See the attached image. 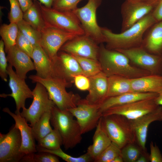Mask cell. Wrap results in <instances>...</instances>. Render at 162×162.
<instances>
[{
  "label": "cell",
  "instance_id": "cell-1",
  "mask_svg": "<svg viewBox=\"0 0 162 162\" xmlns=\"http://www.w3.org/2000/svg\"><path fill=\"white\" fill-rule=\"evenodd\" d=\"M156 22L152 12L119 34L114 33L107 28L101 27L105 39V46L108 49L114 50H127L140 47L145 32Z\"/></svg>",
  "mask_w": 162,
  "mask_h": 162
},
{
  "label": "cell",
  "instance_id": "cell-2",
  "mask_svg": "<svg viewBox=\"0 0 162 162\" xmlns=\"http://www.w3.org/2000/svg\"><path fill=\"white\" fill-rule=\"evenodd\" d=\"M99 47L98 60L102 71L107 77L119 76L132 79L150 74L133 65L122 53L108 49L103 43L100 44Z\"/></svg>",
  "mask_w": 162,
  "mask_h": 162
},
{
  "label": "cell",
  "instance_id": "cell-3",
  "mask_svg": "<svg viewBox=\"0 0 162 162\" xmlns=\"http://www.w3.org/2000/svg\"><path fill=\"white\" fill-rule=\"evenodd\" d=\"M33 82H39L46 89L49 98L56 106L62 110H68L76 107L81 99L79 95L68 92L66 88L71 84L58 78L51 77L47 78L40 77L36 75L29 76Z\"/></svg>",
  "mask_w": 162,
  "mask_h": 162
},
{
  "label": "cell",
  "instance_id": "cell-4",
  "mask_svg": "<svg viewBox=\"0 0 162 162\" xmlns=\"http://www.w3.org/2000/svg\"><path fill=\"white\" fill-rule=\"evenodd\" d=\"M74 117L69 111L61 110L56 106L51 110L50 122L60 133L65 150L74 148L82 139L80 125Z\"/></svg>",
  "mask_w": 162,
  "mask_h": 162
},
{
  "label": "cell",
  "instance_id": "cell-5",
  "mask_svg": "<svg viewBox=\"0 0 162 162\" xmlns=\"http://www.w3.org/2000/svg\"><path fill=\"white\" fill-rule=\"evenodd\" d=\"M101 119L103 127L111 141L120 148L136 142L131 121L118 114L103 116Z\"/></svg>",
  "mask_w": 162,
  "mask_h": 162
},
{
  "label": "cell",
  "instance_id": "cell-6",
  "mask_svg": "<svg viewBox=\"0 0 162 162\" xmlns=\"http://www.w3.org/2000/svg\"><path fill=\"white\" fill-rule=\"evenodd\" d=\"M38 4L47 27L57 28L78 35L85 34L80 22L72 11H61Z\"/></svg>",
  "mask_w": 162,
  "mask_h": 162
},
{
  "label": "cell",
  "instance_id": "cell-7",
  "mask_svg": "<svg viewBox=\"0 0 162 162\" xmlns=\"http://www.w3.org/2000/svg\"><path fill=\"white\" fill-rule=\"evenodd\" d=\"M102 1V0H88L84 6L72 11L80 20L85 34L98 44L105 42L101 27L98 25L96 17L97 9Z\"/></svg>",
  "mask_w": 162,
  "mask_h": 162
},
{
  "label": "cell",
  "instance_id": "cell-8",
  "mask_svg": "<svg viewBox=\"0 0 162 162\" xmlns=\"http://www.w3.org/2000/svg\"><path fill=\"white\" fill-rule=\"evenodd\" d=\"M160 0H125L121 6V32L152 13Z\"/></svg>",
  "mask_w": 162,
  "mask_h": 162
},
{
  "label": "cell",
  "instance_id": "cell-9",
  "mask_svg": "<svg viewBox=\"0 0 162 162\" xmlns=\"http://www.w3.org/2000/svg\"><path fill=\"white\" fill-rule=\"evenodd\" d=\"M33 102L28 108L22 109L20 115L26 121L30 123L32 127L45 112L51 110L56 106L52 101L49 98L48 92L43 85L36 82L34 88L32 91Z\"/></svg>",
  "mask_w": 162,
  "mask_h": 162
},
{
  "label": "cell",
  "instance_id": "cell-10",
  "mask_svg": "<svg viewBox=\"0 0 162 162\" xmlns=\"http://www.w3.org/2000/svg\"><path fill=\"white\" fill-rule=\"evenodd\" d=\"M117 50L124 54L135 66L151 74L162 76V55L150 53L141 46Z\"/></svg>",
  "mask_w": 162,
  "mask_h": 162
},
{
  "label": "cell",
  "instance_id": "cell-11",
  "mask_svg": "<svg viewBox=\"0 0 162 162\" xmlns=\"http://www.w3.org/2000/svg\"><path fill=\"white\" fill-rule=\"evenodd\" d=\"M41 34L39 45L51 61L57 57L58 52L64 44L78 35L49 27L42 31Z\"/></svg>",
  "mask_w": 162,
  "mask_h": 162
},
{
  "label": "cell",
  "instance_id": "cell-12",
  "mask_svg": "<svg viewBox=\"0 0 162 162\" xmlns=\"http://www.w3.org/2000/svg\"><path fill=\"white\" fill-rule=\"evenodd\" d=\"M100 105L90 104L85 99H81L76 107L68 110L76 118L82 134L96 128L103 116Z\"/></svg>",
  "mask_w": 162,
  "mask_h": 162
},
{
  "label": "cell",
  "instance_id": "cell-13",
  "mask_svg": "<svg viewBox=\"0 0 162 162\" xmlns=\"http://www.w3.org/2000/svg\"><path fill=\"white\" fill-rule=\"evenodd\" d=\"M20 132L15 125L7 134L0 133V162H18L25 155L20 151Z\"/></svg>",
  "mask_w": 162,
  "mask_h": 162
},
{
  "label": "cell",
  "instance_id": "cell-14",
  "mask_svg": "<svg viewBox=\"0 0 162 162\" xmlns=\"http://www.w3.org/2000/svg\"><path fill=\"white\" fill-rule=\"evenodd\" d=\"M155 99L141 100L114 106L104 111L102 116L118 114L133 121L155 110L159 106L155 103Z\"/></svg>",
  "mask_w": 162,
  "mask_h": 162
},
{
  "label": "cell",
  "instance_id": "cell-15",
  "mask_svg": "<svg viewBox=\"0 0 162 162\" xmlns=\"http://www.w3.org/2000/svg\"><path fill=\"white\" fill-rule=\"evenodd\" d=\"M52 62L51 77L58 78L71 84L75 76L84 74L76 59L71 55L64 52L59 51L57 57Z\"/></svg>",
  "mask_w": 162,
  "mask_h": 162
},
{
  "label": "cell",
  "instance_id": "cell-16",
  "mask_svg": "<svg viewBox=\"0 0 162 162\" xmlns=\"http://www.w3.org/2000/svg\"><path fill=\"white\" fill-rule=\"evenodd\" d=\"M98 44L89 37L83 34L78 35L68 40L61 47L59 51L72 55L98 60L99 46Z\"/></svg>",
  "mask_w": 162,
  "mask_h": 162
},
{
  "label": "cell",
  "instance_id": "cell-17",
  "mask_svg": "<svg viewBox=\"0 0 162 162\" xmlns=\"http://www.w3.org/2000/svg\"><path fill=\"white\" fill-rule=\"evenodd\" d=\"M12 65L9 64L7 70L9 77V85L12 92L10 94H0V97L6 98L12 97L14 99L16 105L15 113L20 114V110L25 107V102L27 98H33L32 91L26 84L25 79L19 77L13 69Z\"/></svg>",
  "mask_w": 162,
  "mask_h": 162
},
{
  "label": "cell",
  "instance_id": "cell-18",
  "mask_svg": "<svg viewBox=\"0 0 162 162\" xmlns=\"http://www.w3.org/2000/svg\"><path fill=\"white\" fill-rule=\"evenodd\" d=\"M131 121L136 142L144 151L147 152L146 146L148 127L154 122L162 121V106H159L153 111Z\"/></svg>",
  "mask_w": 162,
  "mask_h": 162
},
{
  "label": "cell",
  "instance_id": "cell-19",
  "mask_svg": "<svg viewBox=\"0 0 162 162\" xmlns=\"http://www.w3.org/2000/svg\"><path fill=\"white\" fill-rule=\"evenodd\" d=\"M2 111L10 115L14 119L15 126L19 129L21 135L22 144L20 151L25 155L37 152L35 140L33 134L32 128L28 124L25 119L20 114L11 112L7 107Z\"/></svg>",
  "mask_w": 162,
  "mask_h": 162
},
{
  "label": "cell",
  "instance_id": "cell-20",
  "mask_svg": "<svg viewBox=\"0 0 162 162\" xmlns=\"http://www.w3.org/2000/svg\"><path fill=\"white\" fill-rule=\"evenodd\" d=\"M6 53L8 62L15 68L16 73L20 78L25 80L27 73L34 70L31 57L16 46L10 48Z\"/></svg>",
  "mask_w": 162,
  "mask_h": 162
},
{
  "label": "cell",
  "instance_id": "cell-21",
  "mask_svg": "<svg viewBox=\"0 0 162 162\" xmlns=\"http://www.w3.org/2000/svg\"><path fill=\"white\" fill-rule=\"evenodd\" d=\"M90 86L85 99L89 104L100 105L106 98L108 87V77L102 71L88 77Z\"/></svg>",
  "mask_w": 162,
  "mask_h": 162
},
{
  "label": "cell",
  "instance_id": "cell-22",
  "mask_svg": "<svg viewBox=\"0 0 162 162\" xmlns=\"http://www.w3.org/2000/svg\"><path fill=\"white\" fill-rule=\"evenodd\" d=\"M140 46L152 54L162 55V20L157 22L147 29Z\"/></svg>",
  "mask_w": 162,
  "mask_h": 162
},
{
  "label": "cell",
  "instance_id": "cell-23",
  "mask_svg": "<svg viewBox=\"0 0 162 162\" xmlns=\"http://www.w3.org/2000/svg\"><path fill=\"white\" fill-rule=\"evenodd\" d=\"M158 94L152 93L131 92L106 98L100 105L102 113L108 109L133 102L148 99L155 98Z\"/></svg>",
  "mask_w": 162,
  "mask_h": 162
},
{
  "label": "cell",
  "instance_id": "cell-24",
  "mask_svg": "<svg viewBox=\"0 0 162 162\" xmlns=\"http://www.w3.org/2000/svg\"><path fill=\"white\" fill-rule=\"evenodd\" d=\"M133 92L159 94L162 92V76L149 74L130 79Z\"/></svg>",
  "mask_w": 162,
  "mask_h": 162
},
{
  "label": "cell",
  "instance_id": "cell-25",
  "mask_svg": "<svg viewBox=\"0 0 162 162\" xmlns=\"http://www.w3.org/2000/svg\"><path fill=\"white\" fill-rule=\"evenodd\" d=\"M101 118L96 128L93 137V143L88 147L87 150L86 152L93 161L112 143L103 127Z\"/></svg>",
  "mask_w": 162,
  "mask_h": 162
},
{
  "label": "cell",
  "instance_id": "cell-26",
  "mask_svg": "<svg viewBox=\"0 0 162 162\" xmlns=\"http://www.w3.org/2000/svg\"><path fill=\"white\" fill-rule=\"evenodd\" d=\"M32 58L33 61L36 75L43 78L52 76V61L40 45L34 47Z\"/></svg>",
  "mask_w": 162,
  "mask_h": 162
},
{
  "label": "cell",
  "instance_id": "cell-27",
  "mask_svg": "<svg viewBox=\"0 0 162 162\" xmlns=\"http://www.w3.org/2000/svg\"><path fill=\"white\" fill-rule=\"evenodd\" d=\"M108 82L106 98L133 92L130 79L126 77L119 76H110L108 77Z\"/></svg>",
  "mask_w": 162,
  "mask_h": 162
},
{
  "label": "cell",
  "instance_id": "cell-28",
  "mask_svg": "<svg viewBox=\"0 0 162 162\" xmlns=\"http://www.w3.org/2000/svg\"><path fill=\"white\" fill-rule=\"evenodd\" d=\"M23 12V19L37 31L40 32L47 26L43 19L37 0Z\"/></svg>",
  "mask_w": 162,
  "mask_h": 162
},
{
  "label": "cell",
  "instance_id": "cell-29",
  "mask_svg": "<svg viewBox=\"0 0 162 162\" xmlns=\"http://www.w3.org/2000/svg\"><path fill=\"white\" fill-rule=\"evenodd\" d=\"M51 116V110L45 112L32 127L33 136L38 142L52 130L50 124Z\"/></svg>",
  "mask_w": 162,
  "mask_h": 162
},
{
  "label": "cell",
  "instance_id": "cell-30",
  "mask_svg": "<svg viewBox=\"0 0 162 162\" xmlns=\"http://www.w3.org/2000/svg\"><path fill=\"white\" fill-rule=\"evenodd\" d=\"M19 30L16 23L4 24L0 26V35L4 44L5 52L10 48L15 46Z\"/></svg>",
  "mask_w": 162,
  "mask_h": 162
},
{
  "label": "cell",
  "instance_id": "cell-31",
  "mask_svg": "<svg viewBox=\"0 0 162 162\" xmlns=\"http://www.w3.org/2000/svg\"><path fill=\"white\" fill-rule=\"evenodd\" d=\"M72 55L77 60L84 75L90 77L102 71L100 64L98 60Z\"/></svg>",
  "mask_w": 162,
  "mask_h": 162
},
{
  "label": "cell",
  "instance_id": "cell-32",
  "mask_svg": "<svg viewBox=\"0 0 162 162\" xmlns=\"http://www.w3.org/2000/svg\"><path fill=\"white\" fill-rule=\"evenodd\" d=\"M38 142V146L50 150L57 149L63 144L62 137L55 128Z\"/></svg>",
  "mask_w": 162,
  "mask_h": 162
},
{
  "label": "cell",
  "instance_id": "cell-33",
  "mask_svg": "<svg viewBox=\"0 0 162 162\" xmlns=\"http://www.w3.org/2000/svg\"><path fill=\"white\" fill-rule=\"evenodd\" d=\"M37 151L50 153L58 157L67 162H90L93 160L87 153L78 157H74L65 153L60 148L53 150H48L38 146H36Z\"/></svg>",
  "mask_w": 162,
  "mask_h": 162
},
{
  "label": "cell",
  "instance_id": "cell-34",
  "mask_svg": "<svg viewBox=\"0 0 162 162\" xmlns=\"http://www.w3.org/2000/svg\"><path fill=\"white\" fill-rule=\"evenodd\" d=\"M17 25L19 30L30 41L34 47L39 45L41 32L33 27L23 19Z\"/></svg>",
  "mask_w": 162,
  "mask_h": 162
},
{
  "label": "cell",
  "instance_id": "cell-35",
  "mask_svg": "<svg viewBox=\"0 0 162 162\" xmlns=\"http://www.w3.org/2000/svg\"><path fill=\"white\" fill-rule=\"evenodd\" d=\"M144 151L136 142L129 143L121 149V156L124 162H136Z\"/></svg>",
  "mask_w": 162,
  "mask_h": 162
},
{
  "label": "cell",
  "instance_id": "cell-36",
  "mask_svg": "<svg viewBox=\"0 0 162 162\" xmlns=\"http://www.w3.org/2000/svg\"><path fill=\"white\" fill-rule=\"evenodd\" d=\"M25 155L20 162H59L57 156L50 153L39 152Z\"/></svg>",
  "mask_w": 162,
  "mask_h": 162
},
{
  "label": "cell",
  "instance_id": "cell-37",
  "mask_svg": "<svg viewBox=\"0 0 162 162\" xmlns=\"http://www.w3.org/2000/svg\"><path fill=\"white\" fill-rule=\"evenodd\" d=\"M121 155V149L112 142L111 144L95 160L94 162H111L116 157Z\"/></svg>",
  "mask_w": 162,
  "mask_h": 162
},
{
  "label": "cell",
  "instance_id": "cell-38",
  "mask_svg": "<svg viewBox=\"0 0 162 162\" xmlns=\"http://www.w3.org/2000/svg\"><path fill=\"white\" fill-rule=\"evenodd\" d=\"M10 10L8 18L10 23L17 24L23 19V12L18 0H8Z\"/></svg>",
  "mask_w": 162,
  "mask_h": 162
},
{
  "label": "cell",
  "instance_id": "cell-39",
  "mask_svg": "<svg viewBox=\"0 0 162 162\" xmlns=\"http://www.w3.org/2000/svg\"><path fill=\"white\" fill-rule=\"evenodd\" d=\"M82 0H55L52 8L61 11H72L77 8L78 4Z\"/></svg>",
  "mask_w": 162,
  "mask_h": 162
},
{
  "label": "cell",
  "instance_id": "cell-40",
  "mask_svg": "<svg viewBox=\"0 0 162 162\" xmlns=\"http://www.w3.org/2000/svg\"><path fill=\"white\" fill-rule=\"evenodd\" d=\"M15 46L27 53L32 58L34 47L30 40L20 30L16 40Z\"/></svg>",
  "mask_w": 162,
  "mask_h": 162
},
{
  "label": "cell",
  "instance_id": "cell-41",
  "mask_svg": "<svg viewBox=\"0 0 162 162\" xmlns=\"http://www.w3.org/2000/svg\"><path fill=\"white\" fill-rule=\"evenodd\" d=\"M5 52L4 44L1 39L0 40V76L2 80L6 82L8 75L7 70L8 65Z\"/></svg>",
  "mask_w": 162,
  "mask_h": 162
},
{
  "label": "cell",
  "instance_id": "cell-42",
  "mask_svg": "<svg viewBox=\"0 0 162 162\" xmlns=\"http://www.w3.org/2000/svg\"><path fill=\"white\" fill-rule=\"evenodd\" d=\"M73 81L76 87L81 91L88 90L90 86V81L88 77L80 74L75 76Z\"/></svg>",
  "mask_w": 162,
  "mask_h": 162
},
{
  "label": "cell",
  "instance_id": "cell-43",
  "mask_svg": "<svg viewBox=\"0 0 162 162\" xmlns=\"http://www.w3.org/2000/svg\"><path fill=\"white\" fill-rule=\"evenodd\" d=\"M150 153L149 155V161L162 162V154L158 146L152 141L150 144Z\"/></svg>",
  "mask_w": 162,
  "mask_h": 162
},
{
  "label": "cell",
  "instance_id": "cell-44",
  "mask_svg": "<svg viewBox=\"0 0 162 162\" xmlns=\"http://www.w3.org/2000/svg\"><path fill=\"white\" fill-rule=\"evenodd\" d=\"M157 22L162 20V0H160L152 12Z\"/></svg>",
  "mask_w": 162,
  "mask_h": 162
},
{
  "label": "cell",
  "instance_id": "cell-45",
  "mask_svg": "<svg viewBox=\"0 0 162 162\" xmlns=\"http://www.w3.org/2000/svg\"><path fill=\"white\" fill-rule=\"evenodd\" d=\"M23 12L25 11L33 4L32 0H18Z\"/></svg>",
  "mask_w": 162,
  "mask_h": 162
},
{
  "label": "cell",
  "instance_id": "cell-46",
  "mask_svg": "<svg viewBox=\"0 0 162 162\" xmlns=\"http://www.w3.org/2000/svg\"><path fill=\"white\" fill-rule=\"evenodd\" d=\"M149 155L147 152H143L139 156L136 162H148L149 161Z\"/></svg>",
  "mask_w": 162,
  "mask_h": 162
},
{
  "label": "cell",
  "instance_id": "cell-47",
  "mask_svg": "<svg viewBox=\"0 0 162 162\" xmlns=\"http://www.w3.org/2000/svg\"><path fill=\"white\" fill-rule=\"evenodd\" d=\"M55 0H38L43 5L48 8H52Z\"/></svg>",
  "mask_w": 162,
  "mask_h": 162
},
{
  "label": "cell",
  "instance_id": "cell-48",
  "mask_svg": "<svg viewBox=\"0 0 162 162\" xmlns=\"http://www.w3.org/2000/svg\"><path fill=\"white\" fill-rule=\"evenodd\" d=\"M155 101L158 105L162 106V92L158 94L155 99Z\"/></svg>",
  "mask_w": 162,
  "mask_h": 162
},
{
  "label": "cell",
  "instance_id": "cell-49",
  "mask_svg": "<svg viewBox=\"0 0 162 162\" xmlns=\"http://www.w3.org/2000/svg\"><path fill=\"white\" fill-rule=\"evenodd\" d=\"M111 162H124V160L122 156L120 155L115 158Z\"/></svg>",
  "mask_w": 162,
  "mask_h": 162
}]
</instances>
